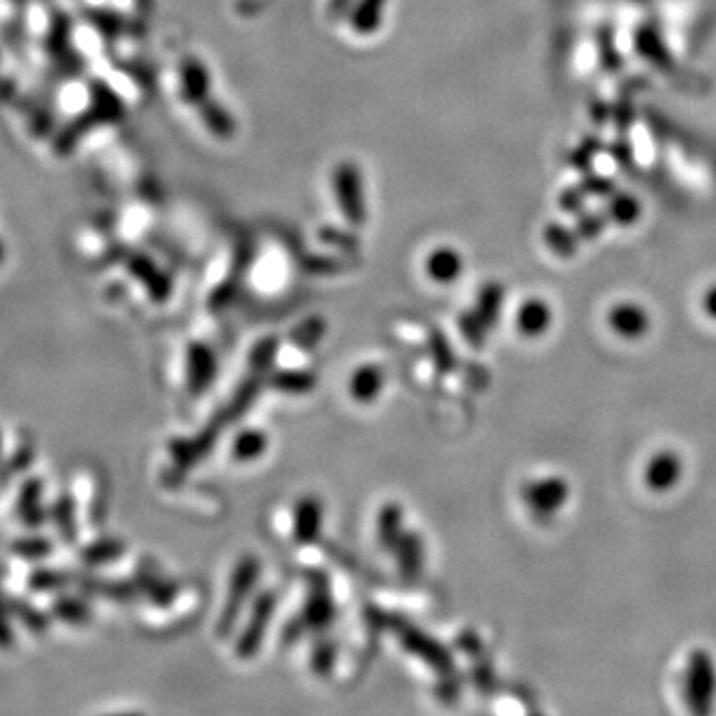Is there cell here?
Listing matches in <instances>:
<instances>
[{"instance_id":"obj_12","label":"cell","mask_w":716,"mask_h":716,"mask_svg":"<svg viewBox=\"0 0 716 716\" xmlns=\"http://www.w3.org/2000/svg\"><path fill=\"white\" fill-rule=\"evenodd\" d=\"M34 462V446L22 444L0 462V488H6L16 476L24 474Z\"/></svg>"},{"instance_id":"obj_17","label":"cell","mask_w":716,"mask_h":716,"mask_svg":"<svg viewBox=\"0 0 716 716\" xmlns=\"http://www.w3.org/2000/svg\"><path fill=\"white\" fill-rule=\"evenodd\" d=\"M10 609L6 597L0 593V649H10L14 645V631L10 625Z\"/></svg>"},{"instance_id":"obj_18","label":"cell","mask_w":716,"mask_h":716,"mask_svg":"<svg viewBox=\"0 0 716 716\" xmlns=\"http://www.w3.org/2000/svg\"><path fill=\"white\" fill-rule=\"evenodd\" d=\"M703 309H705V313H707L713 321H716V285H713V287L705 293Z\"/></svg>"},{"instance_id":"obj_8","label":"cell","mask_w":716,"mask_h":716,"mask_svg":"<svg viewBox=\"0 0 716 716\" xmlns=\"http://www.w3.org/2000/svg\"><path fill=\"white\" fill-rule=\"evenodd\" d=\"M8 601V609L12 613V617L30 633L34 635H42L48 627H50V621L46 619V615L36 609L30 601H26L24 597H6Z\"/></svg>"},{"instance_id":"obj_20","label":"cell","mask_w":716,"mask_h":716,"mask_svg":"<svg viewBox=\"0 0 716 716\" xmlns=\"http://www.w3.org/2000/svg\"><path fill=\"white\" fill-rule=\"evenodd\" d=\"M4 460V436H2V430H0V462Z\"/></svg>"},{"instance_id":"obj_11","label":"cell","mask_w":716,"mask_h":716,"mask_svg":"<svg viewBox=\"0 0 716 716\" xmlns=\"http://www.w3.org/2000/svg\"><path fill=\"white\" fill-rule=\"evenodd\" d=\"M10 551L14 557L22 561H42L54 551V543L44 536H22L16 537L10 545Z\"/></svg>"},{"instance_id":"obj_4","label":"cell","mask_w":716,"mask_h":716,"mask_svg":"<svg viewBox=\"0 0 716 716\" xmlns=\"http://www.w3.org/2000/svg\"><path fill=\"white\" fill-rule=\"evenodd\" d=\"M16 518L28 530H40L48 520V512L44 510V482L38 476H30L22 482L16 498Z\"/></svg>"},{"instance_id":"obj_9","label":"cell","mask_w":716,"mask_h":716,"mask_svg":"<svg viewBox=\"0 0 716 716\" xmlns=\"http://www.w3.org/2000/svg\"><path fill=\"white\" fill-rule=\"evenodd\" d=\"M50 611L58 621H62L66 625H74V627L88 625L90 617H92L90 607L84 601H80L78 597H70V595L56 597L52 601Z\"/></svg>"},{"instance_id":"obj_1","label":"cell","mask_w":716,"mask_h":716,"mask_svg":"<svg viewBox=\"0 0 716 716\" xmlns=\"http://www.w3.org/2000/svg\"><path fill=\"white\" fill-rule=\"evenodd\" d=\"M716 699L715 659L705 649H695L685 669V703L695 715L713 711Z\"/></svg>"},{"instance_id":"obj_7","label":"cell","mask_w":716,"mask_h":716,"mask_svg":"<svg viewBox=\"0 0 716 716\" xmlns=\"http://www.w3.org/2000/svg\"><path fill=\"white\" fill-rule=\"evenodd\" d=\"M50 520L66 543H76L78 539V520H76V502L68 492H62L50 506Z\"/></svg>"},{"instance_id":"obj_15","label":"cell","mask_w":716,"mask_h":716,"mask_svg":"<svg viewBox=\"0 0 716 716\" xmlns=\"http://www.w3.org/2000/svg\"><path fill=\"white\" fill-rule=\"evenodd\" d=\"M267 446V438L261 432H245L235 440L233 452L239 460H253L257 456H261L265 452Z\"/></svg>"},{"instance_id":"obj_3","label":"cell","mask_w":716,"mask_h":716,"mask_svg":"<svg viewBox=\"0 0 716 716\" xmlns=\"http://www.w3.org/2000/svg\"><path fill=\"white\" fill-rule=\"evenodd\" d=\"M685 474V462L677 450H659L655 452L643 470L645 486L655 494L671 492L679 486Z\"/></svg>"},{"instance_id":"obj_2","label":"cell","mask_w":716,"mask_h":716,"mask_svg":"<svg viewBox=\"0 0 716 716\" xmlns=\"http://www.w3.org/2000/svg\"><path fill=\"white\" fill-rule=\"evenodd\" d=\"M571 488L569 482L561 476H547L541 480H532L522 488V498L528 510L537 520H549L563 510L569 502Z\"/></svg>"},{"instance_id":"obj_5","label":"cell","mask_w":716,"mask_h":716,"mask_svg":"<svg viewBox=\"0 0 716 716\" xmlns=\"http://www.w3.org/2000/svg\"><path fill=\"white\" fill-rule=\"evenodd\" d=\"M607 323L623 341H641L651 331V317L637 303H619L609 311Z\"/></svg>"},{"instance_id":"obj_6","label":"cell","mask_w":716,"mask_h":716,"mask_svg":"<svg viewBox=\"0 0 716 716\" xmlns=\"http://www.w3.org/2000/svg\"><path fill=\"white\" fill-rule=\"evenodd\" d=\"M516 325L520 333L528 339L543 337L553 325V311L543 299L524 301L516 315Z\"/></svg>"},{"instance_id":"obj_10","label":"cell","mask_w":716,"mask_h":716,"mask_svg":"<svg viewBox=\"0 0 716 716\" xmlns=\"http://www.w3.org/2000/svg\"><path fill=\"white\" fill-rule=\"evenodd\" d=\"M26 583L34 593H54L70 583V573L54 567H38L28 575Z\"/></svg>"},{"instance_id":"obj_21","label":"cell","mask_w":716,"mask_h":716,"mask_svg":"<svg viewBox=\"0 0 716 716\" xmlns=\"http://www.w3.org/2000/svg\"><path fill=\"white\" fill-rule=\"evenodd\" d=\"M4 257H6V249H4V243H2V239H0V265L4 263Z\"/></svg>"},{"instance_id":"obj_13","label":"cell","mask_w":716,"mask_h":716,"mask_svg":"<svg viewBox=\"0 0 716 716\" xmlns=\"http://www.w3.org/2000/svg\"><path fill=\"white\" fill-rule=\"evenodd\" d=\"M122 553V543L116 539H100L84 547L82 559L88 565H104L108 561H114Z\"/></svg>"},{"instance_id":"obj_16","label":"cell","mask_w":716,"mask_h":716,"mask_svg":"<svg viewBox=\"0 0 716 716\" xmlns=\"http://www.w3.org/2000/svg\"><path fill=\"white\" fill-rule=\"evenodd\" d=\"M380 372L376 368H362L353 378V394L357 400H372L380 390Z\"/></svg>"},{"instance_id":"obj_19","label":"cell","mask_w":716,"mask_h":716,"mask_svg":"<svg viewBox=\"0 0 716 716\" xmlns=\"http://www.w3.org/2000/svg\"><path fill=\"white\" fill-rule=\"evenodd\" d=\"M6 575H8V567H6V565H2V563H0V583H2V581H4V579H6Z\"/></svg>"},{"instance_id":"obj_14","label":"cell","mask_w":716,"mask_h":716,"mask_svg":"<svg viewBox=\"0 0 716 716\" xmlns=\"http://www.w3.org/2000/svg\"><path fill=\"white\" fill-rule=\"evenodd\" d=\"M428 273L438 281H452L460 273V259L452 251H438L428 261Z\"/></svg>"}]
</instances>
